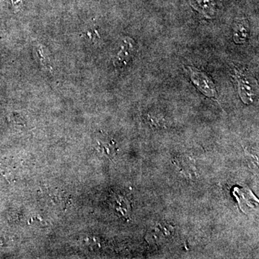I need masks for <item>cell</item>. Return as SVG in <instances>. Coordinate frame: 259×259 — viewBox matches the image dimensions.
Segmentation results:
<instances>
[{"label":"cell","mask_w":259,"mask_h":259,"mask_svg":"<svg viewBox=\"0 0 259 259\" xmlns=\"http://www.w3.org/2000/svg\"><path fill=\"white\" fill-rule=\"evenodd\" d=\"M134 40L127 37L124 40V44L122 47V49L119 52L117 59H116L114 64H115V66H123V65H125L128 62L129 60H131V58L134 55Z\"/></svg>","instance_id":"7a4b0ae2"},{"label":"cell","mask_w":259,"mask_h":259,"mask_svg":"<svg viewBox=\"0 0 259 259\" xmlns=\"http://www.w3.org/2000/svg\"><path fill=\"white\" fill-rule=\"evenodd\" d=\"M99 151L103 153L105 156L110 158V159L113 158L117 153V148L116 144L112 140H102L98 141Z\"/></svg>","instance_id":"3957f363"},{"label":"cell","mask_w":259,"mask_h":259,"mask_svg":"<svg viewBox=\"0 0 259 259\" xmlns=\"http://www.w3.org/2000/svg\"><path fill=\"white\" fill-rule=\"evenodd\" d=\"M247 32L248 30H247L246 25H245V23H238L236 26V31H235V41L238 44L244 42L247 37Z\"/></svg>","instance_id":"277c9868"},{"label":"cell","mask_w":259,"mask_h":259,"mask_svg":"<svg viewBox=\"0 0 259 259\" xmlns=\"http://www.w3.org/2000/svg\"><path fill=\"white\" fill-rule=\"evenodd\" d=\"M190 77L192 82L205 96L215 98L216 87L209 76L194 67H190Z\"/></svg>","instance_id":"6da1fadb"}]
</instances>
